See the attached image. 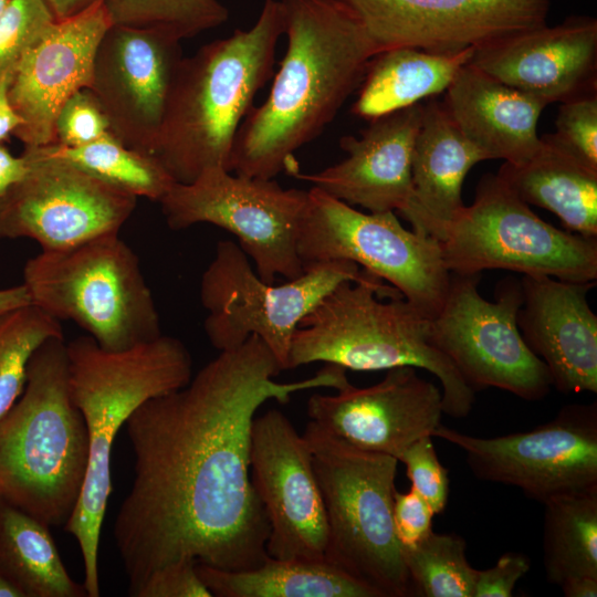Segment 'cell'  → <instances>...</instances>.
Wrapping results in <instances>:
<instances>
[{
    "label": "cell",
    "instance_id": "bcb514c9",
    "mask_svg": "<svg viewBox=\"0 0 597 597\" xmlns=\"http://www.w3.org/2000/svg\"><path fill=\"white\" fill-rule=\"evenodd\" d=\"M566 597H596L597 577L576 576L566 579L561 586Z\"/></svg>",
    "mask_w": 597,
    "mask_h": 597
},
{
    "label": "cell",
    "instance_id": "52a82bcc",
    "mask_svg": "<svg viewBox=\"0 0 597 597\" xmlns=\"http://www.w3.org/2000/svg\"><path fill=\"white\" fill-rule=\"evenodd\" d=\"M302 434L326 513L325 558L380 597L415 596L392 520L399 461L358 449L312 420Z\"/></svg>",
    "mask_w": 597,
    "mask_h": 597
},
{
    "label": "cell",
    "instance_id": "e575fe53",
    "mask_svg": "<svg viewBox=\"0 0 597 597\" xmlns=\"http://www.w3.org/2000/svg\"><path fill=\"white\" fill-rule=\"evenodd\" d=\"M54 22L44 0H10L0 10V77L13 71Z\"/></svg>",
    "mask_w": 597,
    "mask_h": 597
},
{
    "label": "cell",
    "instance_id": "2e32d148",
    "mask_svg": "<svg viewBox=\"0 0 597 597\" xmlns=\"http://www.w3.org/2000/svg\"><path fill=\"white\" fill-rule=\"evenodd\" d=\"M250 479L269 521L268 555L324 559L328 528L311 450L279 409L253 419Z\"/></svg>",
    "mask_w": 597,
    "mask_h": 597
},
{
    "label": "cell",
    "instance_id": "5b68a950",
    "mask_svg": "<svg viewBox=\"0 0 597 597\" xmlns=\"http://www.w3.org/2000/svg\"><path fill=\"white\" fill-rule=\"evenodd\" d=\"M316 362L357 371L411 366L440 383L443 413L467 417L474 390L431 341V318L398 290L364 270L344 281L300 323L292 337L287 369Z\"/></svg>",
    "mask_w": 597,
    "mask_h": 597
},
{
    "label": "cell",
    "instance_id": "30bf717a",
    "mask_svg": "<svg viewBox=\"0 0 597 597\" xmlns=\"http://www.w3.org/2000/svg\"><path fill=\"white\" fill-rule=\"evenodd\" d=\"M296 250L304 266L333 260L360 265L430 318L448 294L451 272L439 240L407 230L394 211L364 213L316 187L307 190Z\"/></svg>",
    "mask_w": 597,
    "mask_h": 597
},
{
    "label": "cell",
    "instance_id": "ba28073f",
    "mask_svg": "<svg viewBox=\"0 0 597 597\" xmlns=\"http://www.w3.org/2000/svg\"><path fill=\"white\" fill-rule=\"evenodd\" d=\"M23 284L33 305L74 322L104 349L123 350L161 335L138 256L119 233L42 250L27 261Z\"/></svg>",
    "mask_w": 597,
    "mask_h": 597
},
{
    "label": "cell",
    "instance_id": "8d00e7d4",
    "mask_svg": "<svg viewBox=\"0 0 597 597\" xmlns=\"http://www.w3.org/2000/svg\"><path fill=\"white\" fill-rule=\"evenodd\" d=\"M413 489L431 506L434 515L442 514L449 498L448 470L440 463L431 436L411 443L399 457Z\"/></svg>",
    "mask_w": 597,
    "mask_h": 597
},
{
    "label": "cell",
    "instance_id": "60d3db41",
    "mask_svg": "<svg viewBox=\"0 0 597 597\" xmlns=\"http://www.w3.org/2000/svg\"><path fill=\"white\" fill-rule=\"evenodd\" d=\"M531 568L530 559L522 553H505L494 566L478 570L473 597H511L516 583Z\"/></svg>",
    "mask_w": 597,
    "mask_h": 597
},
{
    "label": "cell",
    "instance_id": "e0dca14e",
    "mask_svg": "<svg viewBox=\"0 0 597 597\" xmlns=\"http://www.w3.org/2000/svg\"><path fill=\"white\" fill-rule=\"evenodd\" d=\"M378 53L415 48L434 53L478 49L547 23L552 0H338Z\"/></svg>",
    "mask_w": 597,
    "mask_h": 597
},
{
    "label": "cell",
    "instance_id": "44dd1931",
    "mask_svg": "<svg viewBox=\"0 0 597 597\" xmlns=\"http://www.w3.org/2000/svg\"><path fill=\"white\" fill-rule=\"evenodd\" d=\"M548 105L597 92V20L570 15L480 46L469 62Z\"/></svg>",
    "mask_w": 597,
    "mask_h": 597
},
{
    "label": "cell",
    "instance_id": "b9f144b4",
    "mask_svg": "<svg viewBox=\"0 0 597 597\" xmlns=\"http://www.w3.org/2000/svg\"><path fill=\"white\" fill-rule=\"evenodd\" d=\"M28 169L29 164L23 154L14 156L0 144V198L25 176Z\"/></svg>",
    "mask_w": 597,
    "mask_h": 597
},
{
    "label": "cell",
    "instance_id": "d6a6232c",
    "mask_svg": "<svg viewBox=\"0 0 597 597\" xmlns=\"http://www.w3.org/2000/svg\"><path fill=\"white\" fill-rule=\"evenodd\" d=\"M52 338H63L60 321L33 304L0 315V419L23 392L34 353Z\"/></svg>",
    "mask_w": 597,
    "mask_h": 597
},
{
    "label": "cell",
    "instance_id": "f546056e",
    "mask_svg": "<svg viewBox=\"0 0 597 597\" xmlns=\"http://www.w3.org/2000/svg\"><path fill=\"white\" fill-rule=\"evenodd\" d=\"M543 504L546 579L561 586L570 577H597V490L553 496Z\"/></svg>",
    "mask_w": 597,
    "mask_h": 597
},
{
    "label": "cell",
    "instance_id": "d4e9b609",
    "mask_svg": "<svg viewBox=\"0 0 597 597\" xmlns=\"http://www.w3.org/2000/svg\"><path fill=\"white\" fill-rule=\"evenodd\" d=\"M483 160L484 154L465 138L442 102L423 104L412 151L411 197L399 213L415 232L441 241L465 207V176Z\"/></svg>",
    "mask_w": 597,
    "mask_h": 597
},
{
    "label": "cell",
    "instance_id": "f1b7e54d",
    "mask_svg": "<svg viewBox=\"0 0 597 597\" xmlns=\"http://www.w3.org/2000/svg\"><path fill=\"white\" fill-rule=\"evenodd\" d=\"M0 575L22 597H87L67 573L49 526L0 501Z\"/></svg>",
    "mask_w": 597,
    "mask_h": 597
},
{
    "label": "cell",
    "instance_id": "8fae6325",
    "mask_svg": "<svg viewBox=\"0 0 597 597\" xmlns=\"http://www.w3.org/2000/svg\"><path fill=\"white\" fill-rule=\"evenodd\" d=\"M363 274L354 262L333 260L305 265L298 277L274 285L258 275L238 243L219 241L200 281L206 335L219 352L234 349L255 335L287 370L301 321L339 283L358 281Z\"/></svg>",
    "mask_w": 597,
    "mask_h": 597
},
{
    "label": "cell",
    "instance_id": "7402d4cb",
    "mask_svg": "<svg viewBox=\"0 0 597 597\" xmlns=\"http://www.w3.org/2000/svg\"><path fill=\"white\" fill-rule=\"evenodd\" d=\"M596 282L523 275L516 322L527 347L564 394L597 392V315L587 295Z\"/></svg>",
    "mask_w": 597,
    "mask_h": 597
},
{
    "label": "cell",
    "instance_id": "9c48e42d",
    "mask_svg": "<svg viewBox=\"0 0 597 597\" xmlns=\"http://www.w3.org/2000/svg\"><path fill=\"white\" fill-rule=\"evenodd\" d=\"M440 245L451 273L502 269L569 282L597 280V239L542 220L498 174L481 177L472 205L450 223Z\"/></svg>",
    "mask_w": 597,
    "mask_h": 597
},
{
    "label": "cell",
    "instance_id": "277c9868",
    "mask_svg": "<svg viewBox=\"0 0 597 597\" xmlns=\"http://www.w3.org/2000/svg\"><path fill=\"white\" fill-rule=\"evenodd\" d=\"M66 347L71 392L87 431L88 461L78 502L64 526L81 549L87 597H97V557L112 493L115 438L142 404L190 381L192 359L180 339L163 334L123 350L104 349L88 335Z\"/></svg>",
    "mask_w": 597,
    "mask_h": 597
},
{
    "label": "cell",
    "instance_id": "cb8c5ba5",
    "mask_svg": "<svg viewBox=\"0 0 597 597\" xmlns=\"http://www.w3.org/2000/svg\"><path fill=\"white\" fill-rule=\"evenodd\" d=\"M447 112L486 160L520 165L541 145L537 123L548 105L468 63L444 92Z\"/></svg>",
    "mask_w": 597,
    "mask_h": 597
},
{
    "label": "cell",
    "instance_id": "603a6c76",
    "mask_svg": "<svg viewBox=\"0 0 597 597\" xmlns=\"http://www.w3.org/2000/svg\"><path fill=\"white\" fill-rule=\"evenodd\" d=\"M423 103L375 117L359 137L343 136L342 161L313 174L293 176L333 198L370 212H400L411 197V160Z\"/></svg>",
    "mask_w": 597,
    "mask_h": 597
},
{
    "label": "cell",
    "instance_id": "5bb4252c",
    "mask_svg": "<svg viewBox=\"0 0 597 597\" xmlns=\"http://www.w3.org/2000/svg\"><path fill=\"white\" fill-rule=\"evenodd\" d=\"M432 437L463 451L480 480L520 489L541 501L597 490V405L564 406L533 430L495 438L465 434L440 423Z\"/></svg>",
    "mask_w": 597,
    "mask_h": 597
},
{
    "label": "cell",
    "instance_id": "f35d334b",
    "mask_svg": "<svg viewBox=\"0 0 597 597\" xmlns=\"http://www.w3.org/2000/svg\"><path fill=\"white\" fill-rule=\"evenodd\" d=\"M196 562L179 561L155 570L137 588L136 597H211L196 570Z\"/></svg>",
    "mask_w": 597,
    "mask_h": 597
},
{
    "label": "cell",
    "instance_id": "7dc6e473",
    "mask_svg": "<svg viewBox=\"0 0 597 597\" xmlns=\"http://www.w3.org/2000/svg\"><path fill=\"white\" fill-rule=\"evenodd\" d=\"M0 597H22L20 591L0 575Z\"/></svg>",
    "mask_w": 597,
    "mask_h": 597
},
{
    "label": "cell",
    "instance_id": "ac0fdd59",
    "mask_svg": "<svg viewBox=\"0 0 597 597\" xmlns=\"http://www.w3.org/2000/svg\"><path fill=\"white\" fill-rule=\"evenodd\" d=\"M182 57L180 41L166 33L123 24L105 31L88 90L127 147L151 156Z\"/></svg>",
    "mask_w": 597,
    "mask_h": 597
},
{
    "label": "cell",
    "instance_id": "ab89813d",
    "mask_svg": "<svg viewBox=\"0 0 597 597\" xmlns=\"http://www.w3.org/2000/svg\"><path fill=\"white\" fill-rule=\"evenodd\" d=\"M434 513L413 489L394 493L392 520L400 548L410 547L432 532Z\"/></svg>",
    "mask_w": 597,
    "mask_h": 597
},
{
    "label": "cell",
    "instance_id": "d590c367",
    "mask_svg": "<svg viewBox=\"0 0 597 597\" xmlns=\"http://www.w3.org/2000/svg\"><path fill=\"white\" fill-rule=\"evenodd\" d=\"M555 127L557 143L597 169V92L561 103Z\"/></svg>",
    "mask_w": 597,
    "mask_h": 597
},
{
    "label": "cell",
    "instance_id": "74e56055",
    "mask_svg": "<svg viewBox=\"0 0 597 597\" xmlns=\"http://www.w3.org/2000/svg\"><path fill=\"white\" fill-rule=\"evenodd\" d=\"M109 133L107 118L88 88L74 93L54 123V143L69 147L92 143Z\"/></svg>",
    "mask_w": 597,
    "mask_h": 597
},
{
    "label": "cell",
    "instance_id": "7bdbcfd3",
    "mask_svg": "<svg viewBox=\"0 0 597 597\" xmlns=\"http://www.w3.org/2000/svg\"><path fill=\"white\" fill-rule=\"evenodd\" d=\"M11 73L8 72L0 77V144L9 140L10 136L23 124L9 97Z\"/></svg>",
    "mask_w": 597,
    "mask_h": 597
},
{
    "label": "cell",
    "instance_id": "484cf974",
    "mask_svg": "<svg viewBox=\"0 0 597 597\" xmlns=\"http://www.w3.org/2000/svg\"><path fill=\"white\" fill-rule=\"evenodd\" d=\"M527 205L558 217L565 230L597 239V169L557 143L541 136L537 151L520 165L504 163L496 172Z\"/></svg>",
    "mask_w": 597,
    "mask_h": 597
},
{
    "label": "cell",
    "instance_id": "3957f363",
    "mask_svg": "<svg viewBox=\"0 0 597 597\" xmlns=\"http://www.w3.org/2000/svg\"><path fill=\"white\" fill-rule=\"evenodd\" d=\"M284 22L264 0L255 23L202 45L177 69L151 156L178 184L224 167L258 92L271 78Z\"/></svg>",
    "mask_w": 597,
    "mask_h": 597
},
{
    "label": "cell",
    "instance_id": "83f0119b",
    "mask_svg": "<svg viewBox=\"0 0 597 597\" xmlns=\"http://www.w3.org/2000/svg\"><path fill=\"white\" fill-rule=\"evenodd\" d=\"M216 597H380L377 590L324 559L274 558L245 570L196 564Z\"/></svg>",
    "mask_w": 597,
    "mask_h": 597
},
{
    "label": "cell",
    "instance_id": "f6af8a7d",
    "mask_svg": "<svg viewBox=\"0 0 597 597\" xmlns=\"http://www.w3.org/2000/svg\"><path fill=\"white\" fill-rule=\"evenodd\" d=\"M29 304H32L31 297L23 283L0 289V315Z\"/></svg>",
    "mask_w": 597,
    "mask_h": 597
},
{
    "label": "cell",
    "instance_id": "d6986e66",
    "mask_svg": "<svg viewBox=\"0 0 597 597\" xmlns=\"http://www.w3.org/2000/svg\"><path fill=\"white\" fill-rule=\"evenodd\" d=\"M306 407L310 420L331 434L397 460L416 440L432 437L444 415L441 390L411 366L387 369L369 387L314 394Z\"/></svg>",
    "mask_w": 597,
    "mask_h": 597
},
{
    "label": "cell",
    "instance_id": "836d02e7",
    "mask_svg": "<svg viewBox=\"0 0 597 597\" xmlns=\"http://www.w3.org/2000/svg\"><path fill=\"white\" fill-rule=\"evenodd\" d=\"M112 24L156 30L179 41L223 24L228 9L218 0H107Z\"/></svg>",
    "mask_w": 597,
    "mask_h": 597
},
{
    "label": "cell",
    "instance_id": "c3c4849f",
    "mask_svg": "<svg viewBox=\"0 0 597 597\" xmlns=\"http://www.w3.org/2000/svg\"><path fill=\"white\" fill-rule=\"evenodd\" d=\"M10 0H0V10L2 8H4V6L9 2Z\"/></svg>",
    "mask_w": 597,
    "mask_h": 597
},
{
    "label": "cell",
    "instance_id": "ffe728a7",
    "mask_svg": "<svg viewBox=\"0 0 597 597\" xmlns=\"http://www.w3.org/2000/svg\"><path fill=\"white\" fill-rule=\"evenodd\" d=\"M105 3L52 24L11 73L9 97L23 121L13 134L24 146L55 142L62 105L88 88L97 45L111 25Z\"/></svg>",
    "mask_w": 597,
    "mask_h": 597
},
{
    "label": "cell",
    "instance_id": "7a4b0ae2",
    "mask_svg": "<svg viewBox=\"0 0 597 597\" xmlns=\"http://www.w3.org/2000/svg\"><path fill=\"white\" fill-rule=\"evenodd\" d=\"M286 50L265 101L242 122L228 164L240 176L298 171L294 153L315 139L357 90L378 53L338 0H280Z\"/></svg>",
    "mask_w": 597,
    "mask_h": 597
},
{
    "label": "cell",
    "instance_id": "7c38bea8",
    "mask_svg": "<svg viewBox=\"0 0 597 597\" xmlns=\"http://www.w3.org/2000/svg\"><path fill=\"white\" fill-rule=\"evenodd\" d=\"M159 203L172 230L210 223L231 232L268 283H274L276 275L293 280L304 272L296 240L307 190L232 175L218 166L191 182H175Z\"/></svg>",
    "mask_w": 597,
    "mask_h": 597
},
{
    "label": "cell",
    "instance_id": "8992f818",
    "mask_svg": "<svg viewBox=\"0 0 597 597\" xmlns=\"http://www.w3.org/2000/svg\"><path fill=\"white\" fill-rule=\"evenodd\" d=\"M88 461L87 431L70 386L64 338L45 342L23 392L0 419V501L50 526L65 525Z\"/></svg>",
    "mask_w": 597,
    "mask_h": 597
},
{
    "label": "cell",
    "instance_id": "4fadbf2b",
    "mask_svg": "<svg viewBox=\"0 0 597 597\" xmlns=\"http://www.w3.org/2000/svg\"><path fill=\"white\" fill-rule=\"evenodd\" d=\"M479 280L480 274L451 273L444 303L431 318L433 345L473 390L494 387L525 400L543 399L552 380L517 327L523 303L521 280H501L494 302L480 294Z\"/></svg>",
    "mask_w": 597,
    "mask_h": 597
},
{
    "label": "cell",
    "instance_id": "6da1fadb",
    "mask_svg": "<svg viewBox=\"0 0 597 597\" xmlns=\"http://www.w3.org/2000/svg\"><path fill=\"white\" fill-rule=\"evenodd\" d=\"M282 371L252 335L220 352L186 386L130 415L125 426L134 481L114 537L132 596L171 563L245 570L269 556V521L250 479L255 413L269 400L285 404L300 391L350 385L346 369L334 364L298 381H276Z\"/></svg>",
    "mask_w": 597,
    "mask_h": 597
},
{
    "label": "cell",
    "instance_id": "ee69618b",
    "mask_svg": "<svg viewBox=\"0 0 597 597\" xmlns=\"http://www.w3.org/2000/svg\"><path fill=\"white\" fill-rule=\"evenodd\" d=\"M56 21L75 17L107 0H44Z\"/></svg>",
    "mask_w": 597,
    "mask_h": 597
},
{
    "label": "cell",
    "instance_id": "9a60e30c",
    "mask_svg": "<svg viewBox=\"0 0 597 597\" xmlns=\"http://www.w3.org/2000/svg\"><path fill=\"white\" fill-rule=\"evenodd\" d=\"M29 169L0 198V239L28 238L44 251L119 233L137 197L69 161L24 146Z\"/></svg>",
    "mask_w": 597,
    "mask_h": 597
},
{
    "label": "cell",
    "instance_id": "4316f807",
    "mask_svg": "<svg viewBox=\"0 0 597 597\" xmlns=\"http://www.w3.org/2000/svg\"><path fill=\"white\" fill-rule=\"evenodd\" d=\"M474 50L434 53L395 48L375 54L352 113L370 121L444 93L460 69L470 62Z\"/></svg>",
    "mask_w": 597,
    "mask_h": 597
},
{
    "label": "cell",
    "instance_id": "1f68e13d",
    "mask_svg": "<svg viewBox=\"0 0 597 597\" xmlns=\"http://www.w3.org/2000/svg\"><path fill=\"white\" fill-rule=\"evenodd\" d=\"M465 548L461 536L433 531L401 548L416 596L473 597L478 569L470 565Z\"/></svg>",
    "mask_w": 597,
    "mask_h": 597
},
{
    "label": "cell",
    "instance_id": "4dcf8cb0",
    "mask_svg": "<svg viewBox=\"0 0 597 597\" xmlns=\"http://www.w3.org/2000/svg\"><path fill=\"white\" fill-rule=\"evenodd\" d=\"M35 148L44 156L69 161L137 198L159 202L175 184L153 156L127 147L111 133L81 146L52 143Z\"/></svg>",
    "mask_w": 597,
    "mask_h": 597
}]
</instances>
